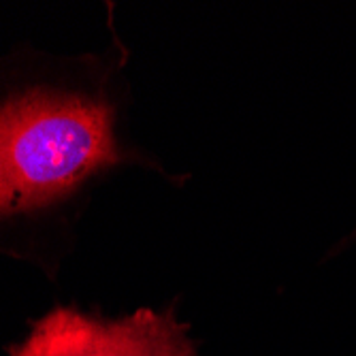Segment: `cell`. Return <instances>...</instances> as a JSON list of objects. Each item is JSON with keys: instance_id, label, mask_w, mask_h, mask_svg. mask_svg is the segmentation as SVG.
<instances>
[{"instance_id": "obj_1", "label": "cell", "mask_w": 356, "mask_h": 356, "mask_svg": "<svg viewBox=\"0 0 356 356\" xmlns=\"http://www.w3.org/2000/svg\"><path fill=\"white\" fill-rule=\"evenodd\" d=\"M113 109L79 88L32 86L0 99V224L35 216L120 160Z\"/></svg>"}, {"instance_id": "obj_2", "label": "cell", "mask_w": 356, "mask_h": 356, "mask_svg": "<svg viewBox=\"0 0 356 356\" xmlns=\"http://www.w3.org/2000/svg\"><path fill=\"white\" fill-rule=\"evenodd\" d=\"M13 356H197L184 325L171 314L137 312L103 322L56 309L37 322Z\"/></svg>"}, {"instance_id": "obj_3", "label": "cell", "mask_w": 356, "mask_h": 356, "mask_svg": "<svg viewBox=\"0 0 356 356\" xmlns=\"http://www.w3.org/2000/svg\"><path fill=\"white\" fill-rule=\"evenodd\" d=\"M350 245H356V231H352V233L335 248V252H339V250H343V248H350Z\"/></svg>"}]
</instances>
